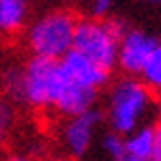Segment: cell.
I'll use <instances>...</instances> for the list:
<instances>
[{
    "label": "cell",
    "instance_id": "1",
    "mask_svg": "<svg viewBox=\"0 0 161 161\" xmlns=\"http://www.w3.org/2000/svg\"><path fill=\"white\" fill-rule=\"evenodd\" d=\"M153 110L155 95L144 86V82L137 75H123L114 80L105 92L103 120L110 125V131L127 136L146 125Z\"/></svg>",
    "mask_w": 161,
    "mask_h": 161
},
{
    "label": "cell",
    "instance_id": "2",
    "mask_svg": "<svg viewBox=\"0 0 161 161\" xmlns=\"http://www.w3.org/2000/svg\"><path fill=\"white\" fill-rule=\"evenodd\" d=\"M75 24V15L67 9H50L41 13L30 24H26V50L35 58L60 60L73 45Z\"/></svg>",
    "mask_w": 161,
    "mask_h": 161
},
{
    "label": "cell",
    "instance_id": "3",
    "mask_svg": "<svg viewBox=\"0 0 161 161\" xmlns=\"http://www.w3.org/2000/svg\"><path fill=\"white\" fill-rule=\"evenodd\" d=\"M123 30L125 24L120 19H110V17L77 19L71 50L92 60L95 64L112 71L116 67L118 41H120Z\"/></svg>",
    "mask_w": 161,
    "mask_h": 161
},
{
    "label": "cell",
    "instance_id": "4",
    "mask_svg": "<svg viewBox=\"0 0 161 161\" xmlns=\"http://www.w3.org/2000/svg\"><path fill=\"white\" fill-rule=\"evenodd\" d=\"M64 84V71L60 60L35 58L30 56L19 67V97L17 103H24L35 110H50L58 99Z\"/></svg>",
    "mask_w": 161,
    "mask_h": 161
},
{
    "label": "cell",
    "instance_id": "5",
    "mask_svg": "<svg viewBox=\"0 0 161 161\" xmlns=\"http://www.w3.org/2000/svg\"><path fill=\"white\" fill-rule=\"evenodd\" d=\"M103 125V112L92 108L77 116H69L60 127V146L69 159H82L92 148Z\"/></svg>",
    "mask_w": 161,
    "mask_h": 161
},
{
    "label": "cell",
    "instance_id": "6",
    "mask_svg": "<svg viewBox=\"0 0 161 161\" xmlns=\"http://www.w3.org/2000/svg\"><path fill=\"white\" fill-rule=\"evenodd\" d=\"M159 39L153 32L136 26H125L120 41H118V54H116V67L125 75H140L142 67L146 64L148 56L157 47Z\"/></svg>",
    "mask_w": 161,
    "mask_h": 161
},
{
    "label": "cell",
    "instance_id": "7",
    "mask_svg": "<svg viewBox=\"0 0 161 161\" xmlns=\"http://www.w3.org/2000/svg\"><path fill=\"white\" fill-rule=\"evenodd\" d=\"M60 67H62V71H64V75H67L71 82H75L77 86L97 90V92L108 84L110 73H112V71L103 69L99 64H95L92 60L84 58L82 54H77V52H73V50H69L60 58Z\"/></svg>",
    "mask_w": 161,
    "mask_h": 161
},
{
    "label": "cell",
    "instance_id": "8",
    "mask_svg": "<svg viewBox=\"0 0 161 161\" xmlns=\"http://www.w3.org/2000/svg\"><path fill=\"white\" fill-rule=\"evenodd\" d=\"M97 97L99 92L97 90H90V88H84V86H77L75 82H71L67 75H64V84H62V90L58 95V99L54 103L52 110H56L58 114L62 116H77L82 112H88L95 108L97 103Z\"/></svg>",
    "mask_w": 161,
    "mask_h": 161
},
{
    "label": "cell",
    "instance_id": "9",
    "mask_svg": "<svg viewBox=\"0 0 161 161\" xmlns=\"http://www.w3.org/2000/svg\"><path fill=\"white\" fill-rule=\"evenodd\" d=\"M30 17V0H0V35L13 37L24 30Z\"/></svg>",
    "mask_w": 161,
    "mask_h": 161
},
{
    "label": "cell",
    "instance_id": "10",
    "mask_svg": "<svg viewBox=\"0 0 161 161\" xmlns=\"http://www.w3.org/2000/svg\"><path fill=\"white\" fill-rule=\"evenodd\" d=\"M153 153V125H142L125 136L120 161H150Z\"/></svg>",
    "mask_w": 161,
    "mask_h": 161
},
{
    "label": "cell",
    "instance_id": "11",
    "mask_svg": "<svg viewBox=\"0 0 161 161\" xmlns=\"http://www.w3.org/2000/svg\"><path fill=\"white\" fill-rule=\"evenodd\" d=\"M137 77L144 82V86L148 88L155 97L157 95L161 97V43H157V47L153 50V54L148 56V60L142 67Z\"/></svg>",
    "mask_w": 161,
    "mask_h": 161
},
{
    "label": "cell",
    "instance_id": "12",
    "mask_svg": "<svg viewBox=\"0 0 161 161\" xmlns=\"http://www.w3.org/2000/svg\"><path fill=\"white\" fill-rule=\"evenodd\" d=\"M15 120H17V114H15L13 101H9L7 97H0V146H4L7 140L11 137L13 129H15Z\"/></svg>",
    "mask_w": 161,
    "mask_h": 161
},
{
    "label": "cell",
    "instance_id": "13",
    "mask_svg": "<svg viewBox=\"0 0 161 161\" xmlns=\"http://www.w3.org/2000/svg\"><path fill=\"white\" fill-rule=\"evenodd\" d=\"M123 146H125V136L116 131H105L101 136V150L103 155L112 161H120L123 157Z\"/></svg>",
    "mask_w": 161,
    "mask_h": 161
},
{
    "label": "cell",
    "instance_id": "14",
    "mask_svg": "<svg viewBox=\"0 0 161 161\" xmlns=\"http://www.w3.org/2000/svg\"><path fill=\"white\" fill-rule=\"evenodd\" d=\"M116 7V0H88L90 17H110Z\"/></svg>",
    "mask_w": 161,
    "mask_h": 161
},
{
    "label": "cell",
    "instance_id": "15",
    "mask_svg": "<svg viewBox=\"0 0 161 161\" xmlns=\"http://www.w3.org/2000/svg\"><path fill=\"white\" fill-rule=\"evenodd\" d=\"M150 161H161V118L153 125V153Z\"/></svg>",
    "mask_w": 161,
    "mask_h": 161
},
{
    "label": "cell",
    "instance_id": "16",
    "mask_svg": "<svg viewBox=\"0 0 161 161\" xmlns=\"http://www.w3.org/2000/svg\"><path fill=\"white\" fill-rule=\"evenodd\" d=\"M2 161H39V157L32 155V153H19V150H15V153H9Z\"/></svg>",
    "mask_w": 161,
    "mask_h": 161
},
{
    "label": "cell",
    "instance_id": "17",
    "mask_svg": "<svg viewBox=\"0 0 161 161\" xmlns=\"http://www.w3.org/2000/svg\"><path fill=\"white\" fill-rule=\"evenodd\" d=\"M142 4H150V7H161V0H137Z\"/></svg>",
    "mask_w": 161,
    "mask_h": 161
},
{
    "label": "cell",
    "instance_id": "18",
    "mask_svg": "<svg viewBox=\"0 0 161 161\" xmlns=\"http://www.w3.org/2000/svg\"><path fill=\"white\" fill-rule=\"evenodd\" d=\"M71 2H88V0H71Z\"/></svg>",
    "mask_w": 161,
    "mask_h": 161
},
{
    "label": "cell",
    "instance_id": "19",
    "mask_svg": "<svg viewBox=\"0 0 161 161\" xmlns=\"http://www.w3.org/2000/svg\"><path fill=\"white\" fill-rule=\"evenodd\" d=\"M60 161H71V159H60Z\"/></svg>",
    "mask_w": 161,
    "mask_h": 161
}]
</instances>
